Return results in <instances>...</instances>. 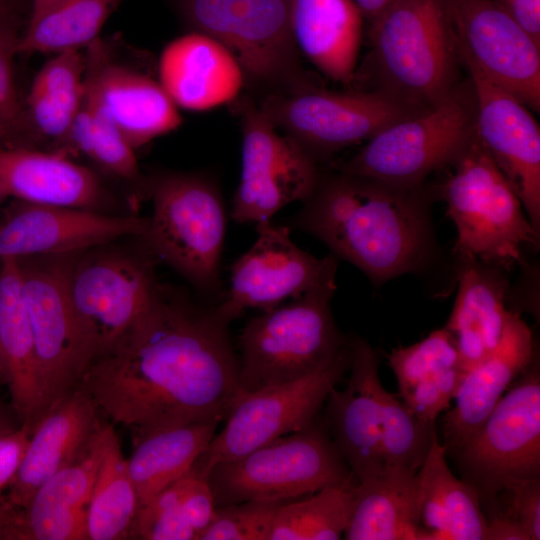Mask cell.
<instances>
[{"label":"cell","instance_id":"49","mask_svg":"<svg viewBox=\"0 0 540 540\" xmlns=\"http://www.w3.org/2000/svg\"><path fill=\"white\" fill-rule=\"evenodd\" d=\"M57 0H30L31 9L29 20H34L42 13H44L49 7H51Z\"/></svg>","mask_w":540,"mask_h":540},{"label":"cell","instance_id":"30","mask_svg":"<svg viewBox=\"0 0 540 540\" xmlns=\"http://www.w3.org/2000/svg\"><path fill=\"white\" fill-rule=\"evenodd\" d=\"M435 432L416 476L424 540H486V517L477 490L456 478Z\"/></svg>","mask_w":540,"mask_h":540},{"label":"cell","instance_id":"24","mask_svg":"<svg viewBox=\"0 0 540 540\" xmlns=\"http://www.w3.org/2000/svg\"><path fill=\"white\" fill-rule=\"evenodd\" d=\"M157 75L173 103L189 111L230 103L244 89L242 71L232 54L214 38L194 30L164 47Z\"/></svg>","mask_w":540,"mask_h":540},{"label":"cell","instance_id":"1","mask_svg":"<svg viewBox=\"0 0 540 540\" xmlns=\"http://www.w3.org/2000/svg\"><path fill=\"white\" fill-rule=\"evenodd\" d=\"M228 325L215 307H199L159 287L129 332L89 366L80 384L134 440L160 429L221 422L239 393Z\"/></svg>","mask_w":540,"mask_h":540},{"label":"cell","instance_id":"25","mask_svg":"<svg viewBox=\"0 0 540 540\" xmlns=\"http://www.w3.org/2000/svg\"><path fill=\"white\" fill-rule=\"evenodd\" d=\"M0 188L22 202L94 211L108 199L100 177L62 150L0 147Z\"/></svg>","mask_w":540,"mask_h":540},{"label":"cell","instance_id":"22","mask_svg":"<svg viewBox=\"0 0 540 540\" xmlns=\"http://www.w3.org/2000/svg\"><path fill=\"white\" fill-rule=\"evenodd\" d=\"M534 358L530 328L519 313L510 311L498 345L464 375L455 405L444 416L442 445L447 454H456L469 440Z\"/></svg>","mask_w":540,"mask_h":540},{"label":"cell","instance_id":"48","mask_svg":"<svg viewBox=\"0 0 540 540\" xmlns=\"http://www.w3.org/2000/svg\"><path fill=\"white\" fill-rule=\"evenodd\" d=\"M21 424L12 405L8 406L0 399V434L13 431Z\"/></svg>","mask_w":540,"mask_h":540},{"label":"cell","instance_id":"36","mask_svg":"<svg viewBox=\"0 0 540 540\" xmlns=\"http://www.w3.org/2000/svg\"><path fill=\"white\" fill-rule=\"evenodd\" d=\"M138 510V497L118 437L106 425L101 461L97 470L87 513L90 540L129 538Z\"/></svg>","mask_w":540,"mask_h":540},{"label":"cell","instance_id":"27","mask_svg":"<svg viewBox=\"0 0 540 540\" xmlns=\"http://www.w3.org/2000/svg\"><path fill=\"white\" fill-rule=\"evenodd\" d=\"M296 46L321 74L353 85L362 39L363 15L353 0H289Z\"/></svg>","mask_w":540,"mask_h":540},{"label":"cell","instance_id":"7","mask_svg":"<svg viewBox=\"0 0 540 540\" xmlns=\"http://www.w3.org/2000/svg\"><path fill=\"white\" fill-rule=\"evenodd\" d=\"M153 211L142 237L197 288L216 295L226 215L219 188L203 174L167 172L147 179Z\"/></svg>","mask_w":540,"mask_h":540},{"label":"cell","instance_id":"12","mask_svg":"<svg viewBox=\"0 0 540 540\" xmlns=\"http://www.w3.org/2000/svg\"><path fill=\"white\" fill-rule=\"evenodd\" d=\"M348 345L328 365L303 378L239 393L221 432L215 433L191 471L206 478L216 464L238 459L281 436L306 429L349 369Z\"/></svg>","mask_w":540,"mask_h":540},{"label":"cell","instance_id":"11","mask_svg":"<svg viewBox=\"0 0 540 540\" xmlns=\"http://www.w3.org/2000/svg\"><path fill=\"white\" fill-rule=\"evenodd\" d=\"M482 508L509 483L540 477V372L535 358L454 454Z\"/></svg>","mask_w":540,"mask_h":540},{"label":"cell","instance_id":"52","mask_svg":"<svg viewBox=\"0 0 540 540\" xmlns=\"http://www.w3.org/2000/svg\"><path fill=\"white\" fill-rule=\"evenodd\" d=\"M12 0H0V8L12 10Z\"/></svg>","mask_w":540,"mask_h":540},{"label":"cell","instance_id":"18","mask_svg":"<svg viewBox=\"0 0 540 540\" xmlns=\"http://www.w3.org/2000/svg\"><path fill=\"white\" fill-rule=\"evenodd\" d=\"M85 97L136 150L182 124L158 79L119 59L100 37L84 50Z\"/></svg>","mask_w":540,"mask_h":540},{"label":"cell","instance_id":"29","mask_svg":"<svg viewBox=\"0 0 540 540\" xmlns=\"http://www.w3.org/2000/svg\"><path fill=\"white\" fill-rule=\"evenodd\" d=\"M504 270L461 262L454 307L445 328L454 337L464 375L499 343L510 313Z\"/></svg>","mask_w":540,"mask_h":540},{"label":"cell","instance_id":"51","mask_svg":"<svg viewBox=\"0 0 540 540\" xmlns=\"http://www.w3.org/2000/svg\"><path fill=\"white\" fill-rule=\"evenodd\" d=\"M7 145H8L7 135L4 129L2 128V126L0 125V147H5Z\"/></svg>","mask_w":540,"mask_h":540},{"label":"cell","instance_id":"42","mask_svg":"<svg viewBox=\"0 0 540 540\" xmlns=\"http://www.w3.org/2000/svg\"><path fill=\"white\" fill-rule=\"evenodd\" d=\"M20 36L12 10L0 8V125L8 138L5 147L36 148L16 82L14 60Z\"/></svg>","mask_w":540,"mask_h":540},{"label":"cell","instance_id":"3","mask_svg":"<svg viewBox=\"0 0 540 540\" xmlns=\"http://www.w3.org/2000/svg\"><path fill=\"white\" fill-rule=\"evenodd\" d=\"M369 23L371 90L424 111L455 89L460 58L446 0H395Z\"/></svg>","mask_w":540,"mask_h":540},{"label":"cell","instance_id":"50","mask_svg":"<svg viewBox=\"0 0 540 540\" xmlns=\"http://www.w3.org/2000/svg\"><path fill=\"white\" fill-rule=\"evenodd\" d=\"M6 384H7L6 371H5V366H4L1 348H0V388Z\"/></svg>","mask_w":540,"mask_h":540},{"label":"cell","instance_id":"37","mask_svg":"<svg viewBox=\"0 0 540 540\" xmlns=\"http://www.w3.org/2000/svg\"><path fill=\"white\" fill-rule=\"evenodd\" d=\"M123 0H57L28 21L18 43L19 54H57L85 50Z\"/></svg>","mask_w":540,"mask_h":540},{"label":"cell","instance_id":"6","mask_svg":"<svg viewBox=\"0 0 540 540\" xmlns=\"http://www.w3.org/2000/svg\"><path fill=\"white\" fill-rule=\"evenodd\" d=\"M335 291L308 292L247 323L239 339V393L303 378L339 355L349 338L341 334L332 315Z\"/></svg>","mask_w":540,"mask_h":540},{"label":"cell","instance_id":"41","mask_svg":"<svg viewBox=\"0 0 540 540\" xmlns=\"http://www.w3.org/2000/svg\"><path fill=\"white\" fill-rule=\"evenodd\" d=\"M483 511L488 540H539L540 477L507 484Z\"/></svg>","mask_w":540,"mask_h":540},{"label":"cell","instance_id":"43","mask_svg":"<svg viewBox=\"0 0 540 540\" xmlns=\"http://www.w3.org/2000/svg\"><path fill=\"white\" fill-rule=\"evenodd\" d=\"M283 502L250 500L216 506L199 540H269L275 514Z\"/></svg>","mask_w":540,"mask_h":540},{"label":"cell","instance_id":"45","mask_svg":"<svg viewBox=\"0 0 540 540\" xmlns=\"http://www.w3.org/2000/svg\"><path fill=\"white\" fill-rule=\"evenodd\" d=\"M540 44V0H492Z\"/></svg>","mask_w":540,"mask_h":540},{"label":"cell","instance_id":"53","mask_svg":"<svg viewBox=\"0 0 540 540\" xmlns=\"http://www.w3.org/2000/svg\"><path fill=\"white\" fill-rule=\"evenodd\" d=\"M7 198L6 195L4 194V192L1 190L0 188V204L2 203V201Z\"/></svg>","mask_w":540,"mask_h":540},{"label":"cell","instance_id":"34","mask_svg":"<svg viewBox=\"0 0 540 540\" xmlns=\"http://www.w3.org/2000/svg\"><path fill=\"white\" fill-rule=\"evenodd\" d=\"M84 76V50L53 54L37 72L24 101L36 142L48 140L64 151L84 99Z\"/></svg>","mask_w":540,"mask_h":540},{"label":"cell","instance_id":"40","mask_svg":"<svg viewBox=\"0 0 540 540\" xmlns=\"http://www.w3.org/2000/svg\"><path fill=\"white\" fill-rule=\"evenodd\" d=\"M380 431L385 468L417 473L430 448L435 424L416 416L383 385L378 390Z\"/></svg>","mask_w":540,"mask_h":540},{"label":"cell","instance_id":"19","mask_svg":"<svg viewBox=\"0 0 540 540\" xmlns=\"http://www.w3.org/2000/svg\"><path fill=\"white\" fill-rule=\"evenodd\" d=\"M475 97V135L540 229V129L530 110L466 67Z\"/></svg>","mask_w":540,"mask_h":540},{"label":"cell","instance_id":"14","mask_svg":"<svg viewBox=\"0 0 540 540\" xmlns=\"http://www.w3.org/2000/svg\"><path fill=\"white\" fill-rule=\"evenodd\" d=\"M242 170L232 201L237 223H260L291 202H304L320 175L318 162L279 130L250 95L239 97Z\"/></svg>","mask_w":540,"mask_h":540},{"label":"cell","instance_id":"33","mask_svg":"<svg viewBox=\"0 0 540 540\" xmlns=\"http://www.w3.org/2000/svg\"><path fill=\"white\" fill-rule=\"evenodd\" d=\"M220 421L209 420L160 429L134 440L127 459L138 509L186 475L208 447Z\"/></svg>","mask_w":540,"mask_h":540},{"label":"cell","instance_id":"13","mask_svg":"<svg viewBox=\"0 0 540 540\" xmlns=\"http://www.w3.org/2000/svg\"><path fill=\"white\" fill-rule=\"evenodd\" d=\"M79 253L18 259L22 297L34 339L45 411L76 388L89 368L69 287L71 270Z\"/></svg>","mask_w":540,"mask_h":540},{"label":"cell","instance_id":"16","mask_svg":"<svg viewBox=\"0 0 540 540\" xmlns=\"http://www.w3.org/2000/svg\"><path fill=\"white\" fill-rule=\"evenodd\" d=\"M457 53L465 67L540 110V44L492 0H446Z\"/></svg>","mask_w":540,"mask_h":540},{"label":"cell","instance_id":"21","mask_svg":"<svg viewBox=\"0 0 540 540\" xmlns=\"http://www.w3.org/2000/svg\"><path fill=\"white\" fill-rule=\"evenodd\" d=\"M350 375L343 389L334 387L326 399L331 438L357 482L385 470L378 390L381 386L376 350L364 339L349 338Z\"/></svg>","mask_w":540,"mask_h":540},{"label":"cell","instance_id":"35","mask_svg":"<svg viewBox=\"0 0 540 540\" xmlns=\"http://www.w3.org/2000/svg\"><path fill=\"white\" fill-rule=\"evenodd\" d=\"M215 508L207 478L190 470L137 510L129 538L199 540Z\"/></svg>","mask_w":540,"mask_h":540},{"label":"cell","instance_id":"23","mask_svg":"<svg viewBox=\"0 0 540 540\" xmlns=\"http://www.w3.org/2000/svg\"><path fill=\"white\" fill-rule=\"evenodd\" d=\"M99 424L98 407L81 384L49 407L32 428L7 499L25 508L43 483L79 455Z\"/></svg>","mask_w":540,"mask_h":540},{"label":"cell","instance_id":"26","mask_svg":"<svg viewBox=\"0 0 540 540\" xmlns=\"http://www.w3.org/2000/svg\"><path fill=\"white\" fill-rule=\"evenodd\" d=\"M106 425L67 466L33 494L22 509L26 540H87V513L101 461Z\"/></svg>","mask_w":540,"mask_h":540},{"label":"cell","instance_id":"20","mask_svg":"<svg viewBox=\"0 0 540 540\" xmlns=\"http://www.w3.org/2000/svg\"><path fill=\"white\" fill-rule=\"evenodd\" d=\"M0 220V259L81 252L122 236H143L147 219L16 200Z\"/></svg>","mask_w":540,"mask_h":540},{"label":"cell","instance_id":"8","mask_svg":"<svg viewBox=\"0 0 540 540\" xmlns=\"http://www.w3.org/2000/svg\"><path fill=\"white\" fill-rule=\"evenodd\" d=\"M475 97L470 80L436 106L381 130L336 170L402 188H416L449 167L475 134Z\"/></svg>","mask_w":540,"mask_h":540},{"label":"cell","instance_id":"38","mask_svg":"<svg viewBox=\"0 0 540 540\" xmlns=\"http://www.w3.org/2000/svg\"><path fill=\"white\" fill-rule=\"evenodd\" d=\"M357 480L325 487L296 501L283 502L269 540H337L348 525Z\"/></svg>","mask_w":540,"mask_h":540},{"label":"cell","instance_id":"2","mask_svg":"<svg viewBox=\"0 0 540 540\" xmlns=\"http://www.w3.org/2000/svg\"><path fill=\"white\" fill-rule=\"evenodd\" d=\"M424 187L336 170L321 173L290 226L321 240L376 285L416 270L431 242Z\"/></svg>","mask_w":540,"mask_h":540},{"label":"cell","instance_id":"10","mask_svg":"<svg viewBox=\"0 0 540 540\" xmlns=\"http://www.w3.org/2000/svg\"><path fill=\"white\" fill-rule=\"evenodd\" d=\"M255 101L279 131L317 162L422 112L378 90L332 91L320 83Z\"/></svg>","mask_w":540,"mask_h":540},{"label":"cell","instance_id":"31","mask_svg":"<svg viewBox=\"0 0 540 540\" xmlns=\"http://www.w3.org/2000/svg\"><path fill=\"white\" fill-rule=\"evenodd\" d=\"M0 348L11 405L33 428L45 411L44 391L15 258L0 259Z\"/></svg>","mask_w":540,"mask_h":540},{"label":"cell","instance_id":"44","mask_svg":"<svg viewBox=\"0 0 540 540\" xmlns=\"http://www.w3.org/2000/svg\"><path fill=\"white\" fill-rule=\"evenodd\" d=\"M32 431L22 423L13 431L0 434V495L8 489L21 464Z\"/></svg>","mask_w":540,"mask_h":540},{"label":"cell","instance_id":"46","mask_svg":"<svg viewBox=\"0 0 540 540\" xmlns=\"http://www.w3.org/2000/svg\"><path fill=\"white\" fill-rule=\"evenodd\" d=\"M0 540H26L22 509L0 495Z\"/></svg>","mask_w":540,"mask_h":540},{"label":"cell","instance_id":"9","mask_svg":"<svg viewBox=\"0 0 540 540\" xmlns=\"http://www.w3.org/2000/svg\"><path fill=\"white\" fill-rule=\"evenodd\" d=\"M216 506L250 500L289 501L356 480L331 436L315 422L206 475Z\"/></svg>","mask_w":540,"mask_h":540},{"label":"cell","instance_id":"4","mask_svg":"<svg viewBox=\"0 0 540 540\" xmlns=\"http://www.w3.org/2000/svg\"><path fill=\"white\" fill-rule=\"evenodd\" d=\"M449 167L441 194L456 227L453 251L460 262L504 271L520 264L523 249L538 245L539 232L475 134Z\"/></svg>","mask_w":540,"mask_h":540},{"label":"cell","instance_id":"32","mask_svg":"<svg viewBox=\"0 0 540 540\" xmlns=\"http://www.w3.org/2000/svg\"><path fill=\"white\" fill-rule=\"evenodd\" d=\"M343 538L424 540L416 473L385 468L380 475L357 482Z\"/></svg>","mask_w":540,"mask_h":540},{"label":"cell","instance_id":"39","mask_svg":"<svg viewBox=\"0 0 540 540\" xmlns=\"http://www.w3.org/2000/svg\"><path fill=\"white\" fill-rule=\"evenodd\" d=\"M64 151L82 154L106 174L147 190V179L140 171L134 148L85 94Z\"/></svg>","mask_w":540,"mask_h":540},{"label":"cell","instance_id":"5","mask_svg":"<svg viewBox=\"0 0 540 540\" xmlns=\"http://www.w3.org/2000/svg\"><path fill=\"white\" fill-rule=\"evenodd\" d=\"M191 30L222 44L255 100L318 84L305 69L290 25L289 0H177Z\"/></svg>","mask_w":540,"mask_h":540},{"label":"cell","instance_id":"28","mask_svg":"<svg viewBox=\"0 0 540 540\" xmlns=\"http://www.w3.org/2000/svg\"><path fill=\"white\" fill-rule=\"evenodd\" d=\"M387 358L401 400L420 419L435 423L464 377L452 334L445 327L434 330L419 342L393 349Z\"/></svg>","mask_w":540,"mask_h":540},{"label":"cell","instance_id":"17","mask_svg":"<svg viewBox=\"0 0 540 540\" xmlns=\"http://www.w3.org/2000/svg\"><path fill=\"white\" fill-rule=\"evenodd\" d=\"M257 239L231 266L230 287L215 309L228 323L244 310H270L308 292L336 289L338 259L299 248L289 228L269 221L256 224Z\"/></svg>","mask_w":540,"mask_h":540},{"label":"cell","instance_id":"47","mask_svg":"<svg viewBox=\"0 0 540 540\" xmlns=\"http://www.w3.org/2000/svg\"><path fill=\"white\" fill-rule=\"evenodd\" d=\"M364 19L371 21L395 0H353Z\"/></svg>","mask_w":540,"mask_h":540},{"label":"cell","instance_id":"15","mask_svg":"<svg viewBox=\"0 0 540 540\" xmlns=\"http://www.w3.org/2000/svg\"><path fill=\"white\" fill-rule=\"evenodd\" d=\"M69 287L89 366L120 343L159 289L148 263L111 253L77 256Z\"/></svg>","mask_w":540,"mask_h":540}]
</instances>
